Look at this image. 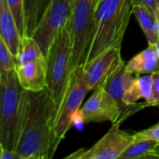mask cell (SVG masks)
Returning a JSON list of instances; mask_svg holds the SVG:
<instances>
[{
	"label": "cell",
	"mask_w": 159,
	"mask_h": 159,
	"mask_svg": "<svg viewBox=\"0 0 159 159\" xmlns=\"http://www.w3.org/2000/svg\"><path fill=\"white\" fill-rule=\"evenodd\" d=\"M88 92L89 89L84 77L83 67H81L71 74L64 97L59 107L53 127L55 150L75 122Z\"/></svg>",
	"instance_id": "8992f818"
},
{
	"label": "cell",
	"mask_w": 159,
	"mask_h": 159,
	"mask_svg": "<svg viewBox=\"0 0 159 159\" xmlns=\"http://www.w3.org/2000/svg\"><path fill=\"white\" fill-rule=\"evenodd\" d=\"M159 143L152 140L138 141L130 145L120 157L121 159H136L151 157L152 153L157 148Z\"/></svg>",
	"instance_id": "ac0fdd59"
},
{
	"label": "cell",
	"mask_w": 159,
	"mask_h": 159,
	"mask_svg": "<svg viewBox=\"0 0 159 159\" xmlns=\"http://www.w3.org/2000/svg\"><path fill=\"white\" fill-rule=\"evenodd\" d=\"M59 106L48 89L22 90L15 152L20 159H50L54 148L53 127Z\"/></svg>",
	"instance_id": "6da1fadb"
},
{
	"label": "cell",
	"mask_w": 159,
	"mask_h": 159,
	"mask_svg": "<svg viewBox=\"0 0 159 159\" xmlns=\"http://www.w3.org/2000/svg\"><path fill=\"white\" fill-rule=\"evenodd\" d=\"M47 59V89L60 107L71 75V44L69 22L52 43Z\"/></svg>",
	"instance_id": "5b68a950"
},
{
	"label": "cell",
	"mask_w": 159,
	"mask_h": 159,
	"mask_svg": "<svg viewBox=\"0 0 159 159\" xmlns=\"http://www.w3.org/2000/svg\"><path fill=\"white\" fill-rule=\"evenodd\" d=\"M16 73L21 88L30 91L47 89V59H35L16 64Z\"/></svg>",
	"instance_id": "7c38bea8"
},
{
	"label": "cell",
	"mask_w": 159,
	"mask_h": 159,
	"mask_svg": "<svg viewBox=\"0 0 159 159\" xmlns=\"http://www.w3.org/2000/svg\"><path fill=\"white\" fill-rule=\"evenodd\" d=\"M76 118L82 123L112 122L113 124L122 123L126 119L123 109L103 87L93 91L89 99L81 106Z\"/></svg>",
	"instance_id": "9c48e42d"
},
{
	"label": "cell",
	"mask_w": 159,
	"mask_h": 159,
	"mask_svg": "<svg viewBox=\"0 0 159 159\" xmlns=\"http://www.w3.org/2000/svg\"><path fill=\"white\" fill-rule=\"evenodd\" d=\"M0 159H20L17 153L13 150H9L0 146Z\"/></svg>",
	"instance_id": "cb8c5ba5"
},
{
	"label": "cell",
	"mask_w": 159,
	"mask_h": 159,
	"mask_svg": "<svg viewBox=\"0 0 159 159\" xmlns=\"http://www.w3.org/2000/svg\"><path fill=\"white\" fill-rule=\"evenodd\" d=\"M49 0H23L25 35H32Z\"/></svg>",
	"instance_id": "e0dca14e"
},
{
	"label": "cell",
	"mask_w": 159,
	"mask_h": 159,
	"mask_svg": "<svg viewBox=\"0 0 159 159\" xmlns=\"http://www.w3.org/2000/svg\"><path fill=\"white\" fill-rule=\"evenodd\" d=\"M128 71L134 75L153 74L159 70V56L157 47L148 45L143 51L132 57L127 63Z\"/></svg>",
	"instance_id": "5bb4252c"
},
{
	"label": "cell",
	"mask_w": 159,
	"mask_h": 159,
	"mask_svg": "<svg viewBox=\"0 0 159 159\" xmlns=\"http://www.w3.org/2000/svg\"><path fill=\"white\" fill-rule=\"evenodd\" d=\"M21 37L7 1L0 0V38L15 57L18 55Z\"/></svg>",
	"instance_id": "4fadbf2b"
},
{
	"label": "cell",
	"mask_w": 159,
	"mask_h": 159,
	"mask_svg": "<svg viewBox=\"0 0 159 159\" xmlns=\"http://www.w3.org/2000/svg\"><path fill=\"white\" fill-rule=\"evenodd\" d=\"M125 61L121 57V48H113L101 53L83 67V74L89 91L102 87L109 77Z\"/></svg>",
	"instance_id": "30bf717a"
},
{
	"label": "cell",
	"mask_w": 159,
	"mask_h": 159,
	"mask_svg": "<svg viewBox=\"0 0 159 159\" xmlns=\"http://www.w3.org/2000/svg\"><path fill=\"white\" fill-rule=\"evenodd\" d=\"M133 6V0H101L97 4L94 36L86 64L109 48H121Z\"/></svg>",
	"instance_id": "7a4b0ae2"
},
{
	"label": "cell",
	"mask_w": 159,
	"mask_h": 159,
	"mask_svg": "<svg viewBox=\"0 0 159 159\" xmlns=\"http://www.w3.org/2000/svg\"><path fill=\"white\" fill-rule=\"evenodd\" d=\"M134 78V74L128 71L126 63H123L116 72L113 73L106 83L102 86L123 109L126 118H128L130 115L144 108V102L137 103L134 105H126L123 102L124 95L129 86L132 84Z\"/></svg>",
	"instance_id": "8fae6325"
},
{
	"label": "cell",
	"mask_w": 159,
	"mask_h": 159,
	"mask_svg": "<svg viewBox=\"0 0 159 159\" xmlns=\"http://www.w3.org/2000/svg\"><path fill=\"white\" fill-rule=\"evenodd\" d=\"M121 123H114L111 129L94 145L89 149H80L68 156L72 159H116L120 158L123 153L132 145L135 134L120 129Z\"/></svg>",
	"instance_id": "ba28073f"
},
{
	"label": "cell",
	"mask_w": 159,
	"mask_h": 159,
	"mask_svg": "<svg viewBox=\"0 0 159 159\" xmlns=\"http://www.w3.org/2000/svg\"><path fill=\"white\" fill-rule=\"evenodd\" d=\"M16 69V57L0 38V74H8Z\"/></svg>",
	"instance_id": "d6986e66"
},
{
	"label": "cell",
	"mask_w": 159,
	"mask_h": 159,
	"mask_svg": "<svg viewBox=\"0 0 159 159\" xmlns=\"http://www.w3.org/2000/svg\"><path fill=\"white\" fill-rule=\"evenodd\" d=\"M96 0H75L69 20L71 44V74L84 67L95 31Z\"/></svg>",
	"instance_id": "3957f363"
},
{
	"label": "cell",
	"mask_w": 159,
	"mask_h": 159,
	"mask_svg": "<svg viewBox=\"0 0 159 159\" xmlns=\"http://www.w3.org/2000/svg\"><path fill=\"white\" fill-rule=\"evenodd\" d=\"M151 157H158L159 158V144L157 146V148L154 150V152L152 153Z\"/></svg>",
	"instance_id": "d4e9b609"
},
{
	"label": "cell",
	"mask_w": 159,
	"mask_h": 159,
	"mask_svg": "<svg viewBox=\"0 0 159 159\" xmlns=\"http://www.w3.org/2000/svg\"><path fill=\"white\" fill-rule=\"evenodd\" d=\"M23 89L15 71L0 74V146L15 151Z\"/></svg>",
	"instance_id": "277c9868"
},
{
	"label": "cell",
	"mask_w": 159,
	"mask_h": 159,
	"mask_svg": "<svg viewBox=\"0 0 159 159\" xmlns=\"http://www.w3.org/2000/svg\"><path fill=\"white\" fill-rule=\"evenodd\" d=\"M156 19H157V27H158V34H159V10L158 8H157V12H156Z\"/></svg>",
	"instance_id": "484cf974"
},
{
	"label": "cell",
	"mask_w": 159,
	"mask_h": 159,
	"mask_svg": "<svg viewBox=\"0 0 159 159\" xmlns=\"http://www.w3.org/2000/svg\"><path fill=\"white\" fill-rule=\"evenodd\" d=\"M156 47H157V52H158V56H159V40H158V42L157 43Z\"/></svg>",
	"instance_id": "4316f807"
},
{
	"label": "cell",
	"mask_w": 159,
	"mask_h": 159,
	"mask_svg": "<svg viewBox=\"0 0 159 159\" xmlns=\"http://www.w3.org/2000/svg\"><path fill=\"white\" fill-rule=\"evenodd\" d=\"M11 13L14 17L18 29L21 36L25 35V24H24V8L23 0H6Z\"/></svg>",
	"instance_id": "ffe728a7"
},
{
	"label": "cell",
	"mask_w": 159,
	"mask_h": 159,
	"mask_svg": "<svg viewBox=\"0 0 159 159\" xmlns=\"http://www.w3.org/2000/svg\"><path fill=\"white\" fill-rule=\"evenodd\" d=\"M75 0H49L33 36L41 47L45 56L62 28L69 22Z\"/></svg>",
	"instance_id": "52a82bcc"
},
{
	"label": "cell",
	"mask_w": 159,
	"mask_h": 159,
	"mask_svg": "<svg viewBox=\"0 0 159 159\" xmlns=\"http://www.w3.org/2000/svg\"><path fill=\"white\" fill-rule=\"evenodd\" d=\"M134 134H135V138H136L135 142L152 140V141H156V142L159 143V122L146 129L136 132Z\"/></svg>",
	"instance_id": "44dd1931"
},
{
	"label": "cell",
	"mask_w": 159,
	"mask_h": 159,
	"mask_svg": "<svg viewBox=\"0 0 159 159\" xmlns=\"http://www.w3.org/2000/svg\"><path fill=\"white\" fill-rule=\"evenodd\" d=\"M151 75H152L153 100L149 107H156L159 102V70L151 74Z\"/></svg>",
	"instance_id": "7402d4cb"
},
{
	"label": "cell",
	"mask_w": 159,
	"mask_h": 159,
	"mask_svg": "<svg viewBox=\"0 0 159 159\" xmlns=\"http://www.w3.org/2000/svg\"><path fill=\"white\" fill-rule=\"evenodd\" d=\"M96 1H97V4H98V3H99V2H100L101 0H96Z\"/></svg>",
	"instance_id": "83f0119b"
},
{
	"label": "cell",
	"mask_w": 159,
	"mask_h": 159,
	"mask_svg": "<svg viewBox=\"0 0 159 159\" xmlns=\"http://www.w3.org/2000/svg\"><path fill=\"white\" fill-rule=\"evenodd\" d=\"M142 98L145 100V107H149L153 100L151 74L146 75H136L132 84L124 95L123 102L126 105H134Z\"/></svg>",
	"instance_id": "9a60e30c"
},
{
	"label": "cell",
	"mask_w": 159,
	"mask_h": 159,
	"mask_svg": "<svg viewBox=\"0 0 159 159\" xmlns=\"http://www.w3.org/2000/svg\"><path fill=\"white\" fill-rule=\"evenodd\" d=\"M133 15L144 33L148 45L156 46L159 40L158 27L156 16L151 13L146 7L139 4L133 6Z\"/></svg>",
	"instance_id": "2e32d148"
},
{
	"label": "cell",
	"mask_w": 159,
	"mask_h": 159,
	"mask_svg": "<svg viewBox=\"0 0 159 159\" xmlns=\"http://www.w3.org/2000/svg\"><path fill=\"white\" fill-rule=\"evenodd\" d=\"M133 3H134V5L139 4V5H143V6L146 7L151 13L156 15V12L157 10V7L155 0H133Z\"/></svg>",
	"instance_id": "603a6c76"
},
{
	"label": "cell",
	"mask_w": 159,
	"mask_h": 159,
	"mask_svg": "<svg viewBox=\"0 0 159 159\" xmlns=\"http://www.w3.org/2000/svg\"><path fill=\"white\" fill-rule=\"evenodd\" d=\"M156 107H159V102H158V103H157V105Z\"/></svg>",
	"instance_id": "f1b7e54d"
}]
</instances>
